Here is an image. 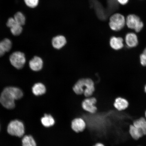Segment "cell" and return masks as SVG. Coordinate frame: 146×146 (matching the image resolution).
I'll return each mask as SVG.
<instances>
[{
  "mask_svg": "<svg viewBox=\"0 0 146 146\" xmlns=\"http://www.w3.org/2000/svg\"><path fill=\"white\" fill-rule=\"evenodd\" d=\"M76 94H84L86 98L92 96L95 91L94 84L92 79L89 78H81L76 82L73 88Z\"/></svg>",
  "mask_w": 146,
  "mask_h": 146,
  "instance_id": "1",
  "label": "cell"
},
{
  "mask_svg": "<svg viewBox=\"0 0 146 146\" xmlns=\"http://www.w3.org/2000/svg\"><path fill=\"white\" fill-rule=\"evenodd\" d=\"M15 100L11 87L5 88L0 96V103L5 108L12 109L15 107Z\"/></svg>",
  "mask_w": 146,
  "mask_h": 146,
  "instance_id": "2",
  "label": "cell"
},
{
  "mask_svg": "<svg viewBox=\"0 0 146 146\" xmlns=\"http://www.w3.org/2000/svg\"><path fill=\"white\" fill-rule=\"evenodd\" d=\"M7 130L11 135L21 137L25 134V126L23 122L19 120H12L9 124Z\"/></svg>",
  "mask_w": 146,
  "mask_h": 146,
  "instance_id": "3",
  "label": "cell"
},
{
  "mask_svg": "<svg viewBox=\"0 0 146 146\" xmlns=\"http://www.w3.org/2000/svg\"><path fill=\"white\" fill-rule=\"evenodd\" d=\"M125 24L126 19L124 16L121 14H114L110 19L109 27L114 31L117 32L121 30Z\"/></svg>",
  "mask_w": 146,
  "mask_h": 146,
  "instance_id": "4",
  "label": "cell"
},
{
  "mask_svg": "<svg viewBox=\"0 0 146 146\" xmlns=\"http://www.w3.org/2000/svg\"><path fill=\"white\" fill-rule=\"evenodd\" d=\"M126 24L129 28L134 30L136 33H139L144 27V24L139 17L135 14L128 15L126 19Z\"/></svg>",
  "mask_w": 146,
  "mask_h": 146,
  "instance_id": "5",
  "label": "cell"
},
{
  "mask_svg": "<svg viewBox=\"0 0 146 146\" xmlns=\"http://www.w3.org/2000/svg\"><path fill=\"white\" fill-rule=\"evenodd\" d=\"M11 63L18 69H21L24 66L26 59L25 54L20 52H15L11 55L10 57Z\"/></svg>",
  "mask_w": 146,
  "mask_h": 146,
  "instance_id": "6",
  "label": "cell"
},
{
  "mask_svg": "<svg viewBox=\"0 0 146 146\" xmlns=\"http://www.w3.org/2000/svg\"><path fill=\"white\" fill-rule=\"evenodd\" d=\"M97 98L95 97L87 98L82 102V107L83 110L91 114H94L97 111L96 105Z\"/></svg>",
  "mask_w": 146,
  "mask_h": 146,
  "instance_id": "7",
  "label": "cell"
},
{
  "mask_svg": "<svg viewBox=\"0 0 146 146\" xmlns=\"http://www.w3.org/2000/svg\"><path fill=\"white\" fill-rule=\"evenodd\" d=\"M109 44L111 48L115 50H121L125 45L123 38L120 36H112L109 39Z\"/></svg>",
  "mask_w": 146,
  "mask_h": 146,
  "instance_id": "8",
  "label": "cell"
},
{
  "mask_svg": "<svg viewBox=\"0 0 146 146\" xmlns=\"http://www.w3.org/2000/svg\"><path fill=\"white\" fill-rule=\"evenodd\" d=\"M124 39L125 45L129 48H135L138 45V36L134 33H128L125 35Z\"/></svg>",
  "mask_w": 146,
  "mask_h": 146,
  "instance_id": "9",
  "label": "cell"
},
{
  "mask_svg": "<svg viewBox=\"0 0 146 146\" xmlns=\"http://www.w3.org/2000/svg\"><path fill=\"white\" fill-rule=\"evenodd\" d=\"M71 127L74 132L78 133L84 130L86 128V124L83 118H76L72 120Z\"/></svg>",
  "mask_w": 146,
  "mask_h": 146,
  "instance_id": "10",
  "label": "cell"
},
{
  "mask_svg": "<svg viewBox=\"0 0 146 146\" xmlns=\"http://www.w3.org/2000/svg\"><path fill=\"white\" fill-rule=\"evenodd\" d=\"M129 105L127 100L123 98L119 97L115 100L114 107L117 110L121 111L126 109Z\"/></svg>",
  "mask_w": 146,
  "mask_h": 146,
  "instance_id": "11",
  "label": "cell"
},
{
  "mask_svg": "<svg viewBox=\"0 0 146 146\" xmlns=\"http://www.w3.org/2000/svg\"><path fill=\"white\" fill-rule=\"evenodd\" d=\"M43 62L41 58L38 56H35L29 62V66L32 70L35 72H38L42 68Z\"/></svg>",
  "mask_w": 146,
  "mask_h": 146,
  "instance_id": "12",
  "label": "cell"
},
{
  "mask_svg": "<svg viewBox=\"0 0 146 146\" xmlns=\"http://www.w3.org/2000/svg\"><path fill=\"white\" fill-rule=\"evenodd\" d=\"M52 46L54 48L60 50L66 44L67 40L64 36L58 35L52 38Z\"/></svg>",
  "mask_w": 146,
  "mask_h": 146,
  "instance_id": "13",
  "label": "cell"
},
{
  "mask_svg": "<svg viewBox=\"0 0 146 146\" xmlns=\"http://www.w3.org/2000/svg\"><path fill=\"white\" fill-rule=\"evenodd\" d=\"M129 134L131 137L135 140H138L144 135L142 131L133 125H131L129 127Z\"/></svg>",
  "mask_w": 146,
  "mask_h": 146,
  "instance_id": "14",
  "label": "cell"
},
{
  "mask_svg": "<svg viewBox=\"0 0 146 146\" xmlns=\"http://www.w3.org/2000/svg\"><path fill=\"white\" fill-rule=\"evenodd\" d=\"M42 125L45 127H50L53 126L55 123L54 118L52 115L45 114L41 118Z\"/></svg>",
  "mask_w": 146,
  "mask_h": 146,
  "instance_id": "15",
  "label": "cell"
},
{
  "mask_svg": "<svg viewBox=\"0 0 146 146\" xmlns=\"http://www.w3.org/2000/svg\"><path fill=\"white\" fill-rule=\"evenodd\" d=\"M32 92L35 95L39 96L42 95L46 92V88L42 83H36L32 87Z\"/></svg>",
  "mask_w": 146,
  "mask_h": 146,
  "instance_id": "16",
  "label": "cell"
},
{
  "mask_svg": "<svg viewBox=\"0 0 146 146\" xmlns=\"http://www.w3.org/2000/svg\"><path fill=\"white\" fill-rule=\"evenodd\" d=\"M133 125L141 129L144 135H146V119L145 117H140L135 120Z\"/></svg>",
  "mask_w": 146,
  "mask_h": 146,
  "instance_id": "17",
  "label": "cell"
},
{
  "mask_svg": "<svg viewBox=\"0 0 146 146\" xmlns=\"http://www.w3.org/2000/svg\"><path fill=\"white\" fill-rule=\"evenodd\" d=\"M22 142L23 146H37L35 139L31 135L24 137Z\"/></svg>",
  "mask_w": 146,
  "mask_h": 146,
  "instance_id": "18",
  "label": "cell"
},
{
  "mask_svg": "<svg viewBox=\"0 0 146 146\" xmlns=\"http://www.w3.org/2000/svg\"><path fill=\"white\" fill-rule=\"evenodd\" d=\"M13 17L16 22L21 26H23L26 23V17L24 14L21 12H16Z\"/></svg>",
  "mask_w": 146,
  "mask_h": 146,
  "instance_id": "19",
  "label": "cell"
},
{
  "mask_svg": "<svg viewBox=\"0 0 146 146\" xmlns=\"http://www.w3.org/2000/svg\"><path fill=\"white\" fill-rule=\"evenodd\" d=\"M11 33L13 35L18 36L20 35L22 33L23 31V26L18 24L17 23H15L10 28Z\"/></svg>",
  "mask_w": 146,
  "mask_h": 146,
  "instance_id": "20",
  "label": "cell"
},
{
  "mask_svg": "<svg viewBox=\"0 0 146 146\" xmlns=\"http://www.w3.org/2000/svg\"><path fill=\"white\" fill-rule=\"evenodd\" d=\"M5 52H9L11 50L12 47V43L11 40L8 38H5L0 42Z\"/></svg>",
  "mask_w": 146,
  "mask_h": 146,
  "instance_id": "21",
  "label": "cell"
},
{
  "mask_svg": "<svg viewBox=\"0 0 146 146\" xmlns=\"http://www.w3.org/2000/svg\"><path fill=\"white\" fill-rule=\"evenodd\" d=\"M25 5L30 8H35L38 6L39 0H24Z\"/></svg>",
  "mask_w": 146,
  "mask_h": 146,
  "instance_id": "22",
  "label": "cell"
},
{
  "mask_svg": "<svg viewBox=\"0 0 146 146\" xmlns=\"http://www.w3.org/2000/svg\"><path fill=\"white\" fill-rule=\"evenodd\" d=\"M140 61L141 64L143 66H146V47L140 55Z\"/></svg>",
  "mask_w": 146,
  "mask_h": 146,
  "instance_id": "23",
  "label": "cell"
},
{
  "mask_svg": "<svg viewBox=\"0 0 146 146\" xmlns=\"http://www.w3.org/2000/svg\"><path fill=\"white\" fill-rule=\"evenodd\" d=\"M5 52H6L3 48V46L0 42V57L4 55Z\"/></svg>",
  "mask_w": 146,
  "mask_h": 146,
  "instance_id": "24",
  "label": "cell"
},
{
  "mask_svg": "<svg viewBox=\"0 0 146 146\" xmlns=\"http://www.w3.org/2000/svg\"><path fill=\"white\" fill-rule=\"evenodd\" d=\"M117 1L120 4L125 5L127 4L129 0H117Z\"/></svg>",
  "mask_w": 146,
  "mask_h": 146,
  "instance_id": "25",
  "label": "cell"
},
{
  "mask_svg": "<svg viewBox=\"0 0 146 146\" xmlns=\"http://www.w3.org/2000/svg\"><path fill=\"white\" fill-rule=\"evenodd\" d=\"M94 146H105L103 143H98Z\"/></svg>",
  "mask_w": 146,
  "mask_h": 146,
  "instance_id": "26",
  "label": "cell"
},
{
  "mask_svg": "<svg viewBox=\"0 0 146 146\" xmlns=\"http://www.w3.org/2000/svg\"><path fill=\"white\" fill-rule=\"evenodd\" d=\"M145 91L146 94V85H145Z\"/></svg>",
  "mask_w": 146,
  "mask_h": 146,
  "instance_id": "27",
  "label": "cell"
},
{
  "mask_svg": "<svg viewBox=\"0 0 146 146\" xmlns=\"http://www.w3.org/2000/svg\"><path fill=\"white\" fill-rule=\"evenodd\" d=\"M145 117L146 119V110L145 111Z\"/></svg>",
  "mask_w": 146,
  "mask_h": 146,
  "instance_id": "28",
  "label": "cell"
}]
</instances>
